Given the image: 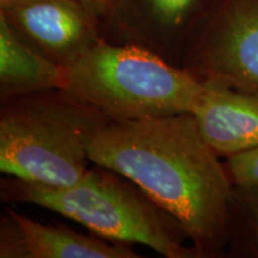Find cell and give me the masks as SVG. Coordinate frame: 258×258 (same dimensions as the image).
<instances>
[{"label": "cell", "mask_w": 258, "mask_h": 258, "mask_svg": "<svg viewBox=\"0 0 258 258\" xmlns=\"http://www.w3.org/2000/svg\"><path fill=\"white\" fill-rule=\"evenodd\" d=\"M89 159L172 214L200 258L226 257L234 186L192 114L111 122L91 139Z\"/></svg>", "instance_id": "cell-1"}, {"label": "cell", "mask_w": 258, "mask_h": 258, "mask_svg": "<svg viewBox=\"0 0 258 258\" xmlns=\"http://www.w3.org/2000/svg\"><path fill=\"white\" fill-rule=\"evenodd\" d=\"M4 203H30L79 222L106 240L141 244L165 258H200L182 224L132 180L106 167H89L69 186H49L5 176Z\"/></svg>", "instance_id": "cell-2"}, {"label": "cell", "mask_w": 258, "mask_h": 258, "mask_svg": "<svg viewBox=\"0 0 258 258\" xmlns=\"http://www.w3.org/2000/svg\"><path fill=\"white\" fill-rule=\"evenodd\" d=\"M108 116L64 89L0 101V171L49 186L76 184Z\"/></svg>", "instance_id": "cell-3"}, {"label": "cell", "mask_w": 258, "mask_h": 258, "mask_svg": "<svg viewBox=\"0 0 258 258\" xmlns=\"http://www.w3.org/2000/svg\"><path fill=\"white\" fill-rule=\"evenodd\" d=\"M64 90L111 121L122 122L191 114L205 85L143 47L101 38L67 67Z\"/></svg>", "instance_id": "cell-4"}, {"label": "cell", "mask_w": 258, "mask_h": 258, "mask_svg": "<svg viewBox=\"0 0 258 258\" xmlns=\"http://www.w3.org/2000/svg\"><path fill=\"white\" fill-rule=\"evenodd\" d=\"M180 67L202 84L258 95V0H220Z\"/></svg>", "instance_id": "cell-5"}, {"label": "cell", "mask_w": 258, "mask_h": 258, "mask_svg": "<svg viewBox=\"0 0 258 258\" xmlns=\"http://www.w3.org/2000/svg\"><path fill=\"white\" fill-rule=\"evenodd\" d=\"M220 0H116L102 38L143 47L180 67L194 36Z\"/></svg>", "instance_id": "cell-6"}, {"label": "cell", "mask_w": 258, "mask_h": 258, "mask_svg": "<svg viewBox=\"0 0 258 258\" xmlns=\"http://www.w3.org/2000/svg\"><path fill=\"white\" fill-rule=\"evenodd\" d=\"M0 15L32 49L66 69L102 38L101 19L79 0H16Z\"/></svg>", "instance_id": "cell-7"}, {"label": "cell", "mask_w": 258, "mask_h": 258, "mask_svg": "<svg viewBox=\"0 0 258 258\" xmlns=\"http://www.w3.org/2000/svg\"><path fill=\"white\" fill-rule=\"evenodd\" d=\"M131 244L44 225L6 206L0 215V258H139Z\"/></svg>", "instance_id": "cell-8"}, {"label": "cell", "mask_w": 258, "mask_h": 258, "mask_svg": "<svg viewBox=\"0 0 258 258\" xmlns=\"http://www.w3.org/2000/svg\"><path fill=\"white\" fill-rule=\"evenodd\" d=\"M191 112L200 133L219 157L258 147V95L207 83Z\"/></svg>", "instance_id": "cell-9"}, {"label": "cell", "mask_w": 258, "mask_h": 258, "mask_svg": "<svg viewBox=\"0 0 258 258\" xmlns=\"http://www.w3.org/2000/svg\"><path fill=\"white\" fill-rule=\"evenodd\" d=\"M67 69L32 49L0 15V101L64 89Z\"/></svg>", "instance_id": "cell-10"}, {"label": "cell", "mask_w": 258, "mask_h": 258, "mask_svg": "<svg viewBox=\"0 0 258 258\" xmlns=\"http://www.w3.org/2000/svg\"><path fill=\"white\" fill-rule=\"evenodd\" d=\"M226 257L258 258V191L233 190Z\"/></svg>", "instance_id": "cell-11"}, {"label": "cell", "mask_w": 258, "mask_h": 258, "mask_svg": "<svg viewBox=\"0 0 258 258\" xmlns=\"http://www.w3.org/2000/svg\"><path fill=\"white\" fill-rule=\"evenodd\" d=\"M224 164L234 188L258 191V147L226 158Z\"/></svg>", "instance_id": "cell-12"}, {"label": "cell", "mask_w": 258, "mask_h": 258, "mask_svg": "<svg viewBox=\"0 0 258 258\" xmlns=\"http://www.w3.org/2000/svg\"><path fill=\"white\" fill-rule=\"evenodd\" d=\"M97 18L103 19L110 12L116 0H79Z\"/></svg>", "instance_id": "cell-13"}, {"label": "cell", "mask_w": 258, "mask_h": 258, "mask_svg": "<svg viewBox=\"0 0 258 258\" xmlns=\"http://www.w3.org/2000/svg\"><path fill=\"white\" fill-rule=\"evenodd\" d=\"M16 0H0V11L2 10H5L6 8H9L10 5L14 4Z\"/></svg>", "instance_id": "cell-14"}]
</instances>
